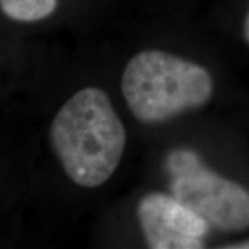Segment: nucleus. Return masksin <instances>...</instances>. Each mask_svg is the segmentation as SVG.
Returning <instances> with one entry per match:
<instances>
[{
    "label": "nucleus",
    "mask_w": 249,
    "mask_h": 249,
    "mask_svg": "<svg viewBox=\"0 0 249 249\" xmlns=\"http://www.w3.org/2000/svg\"><path fill=\"white\" fill-rule=\"evenodd\" d=\"M224 248H227V249H249V240L242 241V242H237V244H232V245H226Z\"/></svg>",
    "instance_id": "obj_8"
},
{
    "label": "nucleus",
    "mask_w": 249,
    "mask_h": 249,
    "mask_svg": "<svg viewBox=\"0 0 249 249\" xmlns=\"http://www.w3.org/2000/svg\"><path fill=\"white\" fill-rule=\"evenodd\" d=\"M202 166L204 163L196 152L186 148L173 150L166 158V170L172 178L193 173Z\"/></svg>",
    "instance_id": "obj_6"
},
{
    "label": "nucleus",
    "mask_w": 249,
    "mask_h": 249,
    "mask_svg": "<svg viewBox=\"0 0 249 249\" xmlns=\"http://www.w3.org/2000/svg\"><path fill=\"white\" fill-rule=\"evenodd\" d=\"M50 139L67 176L86 188L101 186L114 175L126 145L124 124L97 88L76 91L58 109Z\"/></svg>",
    "instance_id": "obj_1"
},
{
    "label": "nucleus",
    "mask_w": 249,
    "mask_h": 249,
    "mask_svg": "<svg viewBox=\"0 0 249 249\" xmlns=\"http://www.w3.org/2000/svg\"><path fill=\"white\" fill-rule=\"evenodd\" d=\"M122 93L139 121L154 124L202 107L213 94V79L202 65L175 54L145 50L126 64Z\"/></svg>",
    "instance_id": "obj_2"
},
{
    "label": "nucleus",
    "mask_w": 249,
    "mask_h": 249,
    "mask_svg": "<svg viewBox=\"0 0 249 249\" xmlns=\"http://www.w3.org/2000/svg\"><path fill=\"white\" fill-rule=\"evenodd\" d=\"M58 4L60 0H0V10L18 22H36L54 14Z\"/></svg>",
    "instance_id": "obj_5"
},
{
    "label": "nucleus",
    "mask_w": 249,
    "mask_h": 249,
    "mask_svg": "<svg viewBox=\"0 0 249 249\" xmlns=\"http://www.w3.org/2000/svg\"><path fill=\"white\" fill-rule=\"evenodd\" d=\"M170 191L208 224L226 231L249 229L248 190L205 166L172 178Z\"/></svg>",
    "instance_id": "obj_3"
},
{
    "label": "nucleus",
    "mask_w": 249,
    "mask_h": 249,
    "mask_svg": "<svg viewBox=\"0 0 249 249\" xmlns=\"http://www.w3.org/2000/svg\"><path fill=\"white\" fill-rule=\"evenodd\" d=\"M137 217L144 238L154 249H198L204 247L208 223L175 196L151 193L142 196Z\"/></svg>",
    "instance_id": "obj_4"
},
{
    "label": "nucleus",
    "mask_w": 249,
    "mask_h": 249,
    "mask_svg": "<svg viewBox=\"0 0 249 249\" xmlns=\"http://www.w3.org/2000/svg\"><path fill=\"white\" fill-rule=\"evenodd\" d=\"M242 29H244V37H245V40L248 42V45H249V3H248V7H247V11H245V17H244V25H242Z\"/></svg>",
    "instance_id": "obj_7"
}]
</instances>
